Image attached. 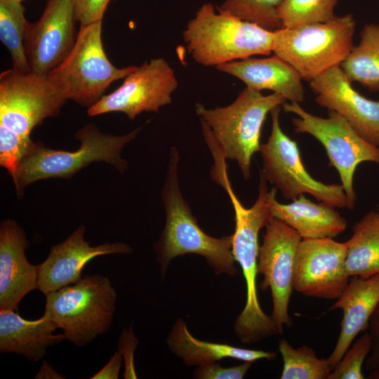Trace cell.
I'll list each match as a JSON object with an SVG mask.
<instances>
[{"label":"cell","mask_w":379,"mask_h":379,"mask_svg":"<svg viewBox=\"0 0 379 379\" xmlns=\"http://www.w3.org/2000/svg\"><path fill=\"white\" fill-rule=\"evenodd\" d=\"M179 161V151L173 146L161 192L166 222L158 241L153 246L161 277H165L175 258L186 254H197L204 258L216 275L234 276L237 268L232 252L233 237H213L199 227L180 191Z\"/></svg>","instance_id":"6da1fadb"},{"label":"cell","mask_w":379,"mask_h":379,"mask_svg":"<svg viewBox=\"0 0 379 379\" xmlns=\"http://www.w3.org/2000/svg\"><path fill=\"white\" fill-rule=\"evenodd\" d=\"M219 185L227 192L234 208L232 252L241 268L246 287L245 306L234 321V332L241 343H254L280 334L271 315L266 314L260 305L256 284L259 232L273 218L267 202V180L260 174L258 197L250 208H246L238 199L228 175L220 180Z\"/></svg>","instance_id":"7a4b0ae2"},{"label":"cell","mask_w":379,"mask_h":379,"mask_svg":"<svg viewBox=\"0 0 379 379\" xmlns=\"http://www.w3.org/2000/svg\"><path fill=\"white\" fill-rule=\"evenodd\" d=\"M218 10V9H217ZM189 54L204 66H217L272 52L274 31L203 4L182 32Z\"/></svg>","instance_id":"3957f363"},{"label":"cell","mask_w":379,"mask_h":379,"mask_svg":"<svg viewBox=\"0 0 379 379\" xmlns=\"http://www.w3.org/2000/svg\"><path fill=\"white\" fill-rule=\"evenodd\" d=\"M141 129L138 127L127 134L114 135L102 133L95 124H88L75 133L80 146L74 152L53 149L37 142L18 166L13 182L18 195L21 196L27 185L40 180L69 179L93 162H105L124 173L128 163L121 157L122 149Z\"/></svg>","instance_id":"277c9868"},{"label":"cell","mask_w":379,"mask_h":379,"mask_svg":"<svg viewBox=\"0 0 379 379\" xmlns=\"http://www.w3.org/2000/svg\"><path fill=\"white\" fill-rule=\"evenodd\" d=\"M45 295L44 315L62 330L65 340L79 347L107 333L112 325L117 295L105 276L86 275Z\"/></svg>","instance_id":"5b68a950"},{"label":"cell","mask_w":379,"mask_h":379,"mask_svg":"<svg viewBox=\"0 0 379 379\" xmlns=\"http://www.w3.org/2000/svg\"><path fill=\"white\" fill-rule=\"evenodd\" d=\"M285 102L286 99L279 93L264 95L246 87L230 105L208 109L197 103L196 112L210 127L226 159L236 161L247 180L251 177V158L260 149L266 116Z\"/></svg>","instance_id":"8992f818"},{"label":"cell","mask_w":379,"mask_h":379,"mask_svg":"<svg viewBox=\"0 0 379 379\" xmlns=\"http://www.w3.org/2000/svg\"><path fill=\"white\" fill-rule=\"evenodd\" d=\"M356 22L351 14L325 22L274 31L272 52L310 81L340 66L353 48Z\"/></svg>","instance_id":"52a82bcc"},{"label":"cell","mask_w":379,"mask_h":379,"mask_svg":"<svg viewBox=\"0 0 379 379\" xmlns=\"http://www.w3.org/2000/svg\"><path fill=\"white\" fill-rule=\"evenodd\" d=\"M102 20L80 25L70 53L47 74L67 100L88 109L101 99L112 83L137 68H118L109 60L102 42Z\"/></svg>","instance_id":"ba28073f"},{"label":"cell","mask_w":379,"mask_h":379,"mask_svg":"<svg viewBox=\"0 0 379 379\" xmlns=\"http://www.w3.org/2000/svg\"><path fill=\"white\" fill-rule=\"evenodd\" d=\"M285 112L296 114L292 124L298 133H308L315 138L326 149L330 165L338 171L347 199V208L355 206L357 195L354 189V175L362 162L379 164V147L360 136L339 114L328 111L322 118L305 111L298 102H285Z\"/></svg>","instance_id":"9c48e42d"},{"label":"cell","mask_w":379,"mask_h":379,"mask_svg":"<svg viewBox=\"0 0 379 379\" xmlns=\"http://www.w3.org/2000/svg\"><path fill=\"white\" fill-rule=\"evenodd\" d=\"M280 107L270 112L271 133L260 149L263 164L260 173L288 200L293 201L300 194H309L317 201L334 208H347V199L342 185L325 184L307 171L297 142L281 128Z\"/></svg>","instance_id":"30bf717a"},{"label":"cell","mask_w":379,"mask_h":379,"mask_svg":"<svg viewBox=\"0 0 379 379\" xmlns=\"http://www.w3.org/2000/svg\"><path fill=\"white\" fill-rule=\"evenodd\" d=\"M67 99L47 76L14 68L0 74V126L31 141L36 126L59 114Z\"/></svg>","instance_id":"8fae6325"},{"label":"cell","mask_w":379,"mask_h":379,"mask_svg":"<svg viewBox=\"0 0 379 379\" xmlns=\"http://www.w3.org/2000/svg\"><path fill=\"white\" fill-rule=\"evenodd\" d=\"M124 79L117 89L87 109L89 117L122 112L132 120L143 112H158L171 102L178 86L173 69L162 58L145 62Z\"/></svg>","instance_id":"7c38bea8"},{"label":"cell","mask_w":379,"mask_h":379,"mask_svg":"<svg viewBox=\"0 0 379 379\" xmlns=\"http://www.w3.org/2000/svg\"><path fill=\"white\" fill-rule=\"evenodd\" d=\"M301 240L294 229L272 218L265 227L263 242L259 248L258 272L263 275L259 288L271 291V317L280 334L283 333L284 326H292L288 305L293 290L295 256Z\"/></svg>","instance_id":"4fadbf2b"},{"label":"cell","mask_w":379,"mask_h":379,"mask_svg":"<svg viewBox=\"0 0 379 379\" xmlns=\"http://www.w3.org/2000/svg\"><path fill=\"white\" fill-rule=\"evenodd\" d=\"M346 242L331 237L302 239L296 250L293 290L309 297L337 299L349 283Z\"/></svg>","instance_id":"5bb4252c"},{"label":"cell","mask_w":379,"mask_h":379,"mask_svg":"<svg viewBox=\"0 0 379 379\" xmlns=\"http://www.w3.org/2000/svg\"><path fill=\"white\" fill-rule=\"evenodd\" d=\"M74 0H48L41 18L27 22L25 50L31 72L47 74L72 51L77 36Z\"/></svg>","instance_id":"9a60e30c"},{"label":"cell","mask_w":379,"mask_h":379,"mask_svg":"<svg viewBox=\"0 0 379 379\" xmlns=\"http://www.w3.org/2000/svg\"><path fill=\"white\" fill-rule=\"evenodd\" d=\"M310 86L319 105L339 114L364 140L379 147V100L355 91L340 66L323 72Z\"/></svg>","instance_id":"2e32d148"},{"label":"cell","mask_w":379,"mask_h":379,"mask_svg":"<svg viewBox=\"0 0 379 379\" xmlns=\"http://www.w3.org/2000/svg\"><path fill=\"white\" fill-rule=\"evenodd\" d=\"M85 231V226H79L64 241L53 246L39 265V290L44 295L78 282L84 267L97 256L132 252L131 246L123 242L91 246L84 239Z\"/></svg>","instance_id":"e0dca14e"},{"label":"cell","mask_w":379,"mask_h":379,"mask_svg":"<svg viewBox=\"0 0 379 379\" xmlns=\"http://www.w3.org/2000/svg\"><path fill=\"white\" fill-rule=\"evenodd\" d=\"M30 244L25 230L11 219L0 223V310L16 311L22 299L39 289V265L29 262Z\"/></svg>","instance_id":"ac0fdd59"},{"label":"cell","mask_w":379,"mask_h":379,"mask_svg":"<svg viewBox=\"0 0 379 379\" xmlns=\"http://www.w3.org/2000/svg\"><path fill=\"white\" fill-rule=\"evenodd\" d=\"M379 303V274L364 278L352 277L328 310L343 312L336 345L328 358L332 368L340 361L354 339L368 329L369 319Z\"/></svg>","instance_id":"d6986e66"},{"label":"cell","mask_w":379,"mask_h":379,"mask_svg":"<svg viewBox=\"0 0 379 379\" xmlns=\"http://www.w3.org/2000/svg\"><path fill=\"white\" fill-rule=\"evenodd\" d=\"M215 67L240 79L248 88L258 91L270 90L282 95L290 102L304 101L302 77L293 66L276 54L266 58H248Z\"/></svg>","instance_id":"ffe728a7"},{"label":"cell","mask_w":379,"mask_h":379,"mask_svg":"<svg viewBox=\"0 0 379 379\" xmlns=\"http://www.w3.org/2000/svg\"><path fill=\"white\" fill-rule=\"evenodd\" d=\"M277 189L267 193V202L273 218L294 229L302 239L335 237L346 229L347 222L334 207L326 203H313L300 194L290 204L276 199Z\"/></svg>","instance_id":"44dd1931"},{"label":"cell","mask_w":379,"mask_h":379,"mask_svg":"<svg viewBox=\"0 0 379 379\" xmlns=\"http://www.w3.org/2000/svg\"><path fill=\"white\" fill-rule=\"evenodd\" d=\"M57 326L43 315L27 320L15 311L0 310V353H15L36 362L46 349L65 340L64 334L54 335Z\"/></svg>","instance_id":"7402d4cb"},{"label":"cell","mask_w":379,"mask_h":379,"mask_svg":"<svg viewBox=\"0 0 379 379\" xmlns=\"http://www.w3.org/2000/svg\"><path fill=\"white\" fill-rule=\"evenodd\" d=\"M166 344L173 354L190 366L213 364L224 358L255 362L260 359L271 361L277 357V353L272 351L248 350L199 340L192 335L181 318H178L173 324Z\"/></svg>","instance_id":"603a6c76"},{"label":"cell","mask_w":379,"mask_h":379,"mask_svg":"<svg viewBox=\"0 0 379 379\" xmlns=\"http://www.w3.org/2000/svg\"><path fill=\"white\" fill-rule=\"evenodd\" d=\"M346 243L345 266L349 277L379 274V212L370 211L357 222Z\"/></svg>","instance_id":"cb8c5ba5"},{"label":"cell","mask_w":379,"mask_h":379,"mask_svg":"<svg viewBox=\"0 0 379 379\" xmlns=\"http://www.w3.org/2000/svg\"><path fill=\"white\" fill-rule=\"evenodd\" d=\"M359 44L353 46L340 65L348 80L358 82L370 91H379V25H365Z\"/></svg>","instance_id":"d4e9b609"},{"label":"cell","mask_w":379,"mask_h":379,"mask_svg":"<svg viewBox=\"0 0 379 379\" xmlns=\"http://www.w3.org/2000/svg\"><path fill=\"white\" fill-rule=\"evenodd\" d=\"M25 8L18 0H0V39L8 50L13 68L31 72L25 50V35L27 21Z\"/></svg>","instance_id":"484cf974"},{"label":"cell","mask_w":379,"mask_h":379,"mask_svg":"<svg viewBox=\"0 0 379 379\" xmlns=\"http://www.w3.org/2000/svg\"><path fill=\"white\" fill-rule=\"evenodd\" d=\"M279 351L284 362L281 379H327L333 370L328 358H318L314 350L307 345L295 348L281 339Z\"/></svg>","instance_id":"4316f807"},{"label":"cell","mask_w":379,"mask_h":379,"mask_svg":"<svg viewBox=\"0 0 379 379\" xmlns=\"http://www.w3.org/2000/svg\"><path fill=\"white\" fill-rule=\"evenodd\" d=\"M338 0H284L277 9L282 28H294L333 19Z\"/></svg>","instance_id":"83f0119b"},{"label":"cell","mask_w":379,"mask_h":379,"mask_svg":"<svg viewBox=\"0 0 379 379\" xmlns=\"http://www.w3.org/2000/svg\"><path fill=\"white\" fill-rule=\"evenodd\" d=\"M284 0H225L217 9L270 31L282 28L277 9Z\"/></svg>","instance_id":"f1b7e54d"},{"label":"cell","mask_w":379,"mask_h":379,"mask_svg":"<svg viewBox=\"0 0 379 379\" xmlns=\"http://www.w3.org/2000/svg\"><path fill=\"white\" fill-rule=\"evenodd\" d=\"M371 348V336L368 332H365L349 347L327 379H364L362 366Z\"/></svg>","instance_id":"f546056e"},{"label":"cell","mask_w":379,"mask_h":379,"mask_svg":"<svg viewBox=\"0 0 379 379\" xmlns=\"http://www.w3.org/2000/svg\"><path fill=\"white\" fill-rule=\"evenodd\" d=\"M253 364V361H244L238 366L222 367L215 362L198 366L192 377L196 379H242Z\"/></svg>","instance_id":"4dcf8cb0"},{"label":"cell","mask_w":379,"mask_h":379,"mask_svg":"<svg viewBox=\"0 0 379 379\" xmlns=\"http://www.w3.org/2000/svg\"><path fill=\"white\" fill-rule=\"evenodd\" d=\"M371 348L365 361V368L370 379H379V303L368 322Z\"/></svg>","instance_id":"1f68e13d"},{"label":"cell","mask_w":379,"mask_h":379,"mask_svg":"<svg viewBox=\"0 0 379 379\" xmlns=\"http://www.w3.org/2000/svg\"><path fill=\"white\" fill-rule=\"evenodd\" d=\"M139 344L138 339L133 333V326L124 328L118 340V351L121 354L124 361L125 371L123 375L125 379L137 378L135 370L133 356L134 352Z\"/></svg>","instance_id":"d6a6232c"},{"label":"cell","mask_w":379,"mask_h":379,"mask_svg":"<svg viewBox=\"0 0 379 379\" xmlns=\"http://www.w3.org/2000/svg\"><path fill=\"white\" fill-rule=\"evenodd\" d=\"M112 0H74L77 21L80 25H87L102 20L109 3Z\"/></svg>","instance_id":"836d02e7"},{"label":"cell","mask_w":379,"mask_h":379,"mask_svg":"<svg viewBox=\"0 0 379 379\" xmlns=\"http://www.w3.org/2000/svg\"><path fill=\"white\" fill-rule=\"evenodd\" d=\"M123 357L117 351L111 357L107 363L91 379H117L122 365Z\"/></svg>","instance_id":"e575fe53"},{"label":"cell","mask_w":379,"mask_h":379,"mask_svg":"<svg viewBox=\"0 0 379 379\" xmlns=\"http://www.w3.org/2000/svg\"><path fill=\"white\" fill-rule=\"evenodd\" d=\"M35 378H64L47 362L44 361Z\"/></svg>","instance_id":"d590c367"},{"label":"cell","mask_w":379,"mask_h":379,"mask_svg":"<svg viewBox=\"0 0 379 379\" xmlns=\"http://www.w3.org/2000/svg\"><path fill=\"white\" fill-rule=\"evenodd\" d=\"M378 212H379V205H378Z\"/></svg>","instance_id":"8d00e7d4"},{"label":"cell","mask_w":379,"mask_h":379,"mask_svg":"<svg viewBox=\"0 0 379 379\" xmlns=\"http://www.w3.org/2000/svg\"><path fill=\"white\" fill-rule=\"evenodd\" d=\"M18 1H22V0H18Z\"/></svg>","instance_id":"74e56055"}]
</instances>
